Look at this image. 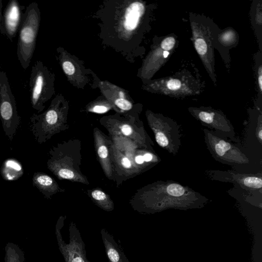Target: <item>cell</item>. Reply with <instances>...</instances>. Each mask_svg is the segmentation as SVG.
Instances as JSON below:
<instances>
[{"label": "cell", "mask_w": 262, "mask_h": 262, "mask_svg": "<svg viewBox=\"0 0 262 262\" xmlns=\"http://www.w3.org/2000/svg\"><path fill=\"white\" fill-rule=\"evenodd\" d=\"M203 131L206 147L214 160L234 168L237 171L252 173L250 170L254 166V157L241 145L208 129H203Z\"/></svg>", "instance_id": "3"}, {"label": "cell", "mask_w": 262, "mask_h": 262, "mask_svg": "<svg viewBox=\"0 0 262 262\" xmlns=\"http://www.w3.org/2000/svg\"><path fill=\"white\" fill-rule=\"evenodd\" d=\"M1 176L6 181H15L23 175L22 164L15 159H8L4 162L1 168Z\"/></svg>", "instance_id": "16"}, {"label": "cell", "mask_w": 262, "mask_h": 262, "mask_svg": "<svg viewBox=\"0 0 262 262\" xmlns=\"http://www.w3.org/2000/svg\"><path fill=\"white\" fill-rule=\"evenodd\" d=\"M100 234L109 262H130L123 249L106 229H101Z\"/></svg>", "instance_id": "13"}, {"label": "cell", "mask_w": 262, "mask_h": 262, "mask_svg": "<svg viewBox=\"0 0 262 262\" xmlns=\"http://www.w3.org/2000/svg\"><path fill=\"white\" fill-rule=\"evenodd\" d=\"M21 40L25 44H30L33 42L34 39V32L30 27H25L21 32Z\"/></svg>", "instance_id": "21"}, {"label": "cell", "mask_w": 262, "mask_h": 262, "mask_svg": "<svg viewBox=\"0 0 262 262\" xmlns=\"http://www.w3.org/2000/svg\"><path fill=\"white\" fill-rule=\"evenodd\" d=\"M91 196L97 205L103 210L111 212L114 209V204L110 197L101 190L95 189L92 191Z\"/></svg>", "instance_id": "18"}, {"label": "cell", "mask_w": 262, "mask_h": 262, "mask_svg": "<svg viewBox=\"0 0 262 262\" xmlns=\"http://www.w3.org/2000/svg\"><path fill=\"white\" fill-rule=\"evenodd\" d=\"M178 45L177 37L173 33L161 38L159 45L152 51L149 60V70L151 74L159 71L167 63Z\"/></svg>", "instance_id": "9"}, {"label": "cell", "mask_w": 262, "mask_h": 262, "mask_svg": "<svg viewBox=\"0 0 262 262\" xmlns=\"http://www.w3.org/2000/svg\"><path fill=\"white\" fill-rule=\"evenodd\" d=\"M157 93L175 98H185L201 94L205 82L197 72L184 68L174 75L156 80L150 86Z\"/></svg>", "instance_id": "4"}, {"label": "cell", "mask_w": 262, "mask_h": 262, "mask_svg": "<svg viewBox=\"0 0 262 262\" xmlns=\"http://www.w3.org/2000/svg\"><path fill=\"white\" fill-rule=\"evenodd\" d=\"M146 11L144 4L135 2L132 3L127 9L125 15L124 27L128 31L135 29Z\"/></svg>", "instance_id": "14"}, {"label": "cell", "mask_w": 262, "mask_h": 262, "mask_svg": "<svg viewBox=\"0 0 262 262\" xmlns=\"http://www.w3.org/2000/svg\"><path fill=\"white\" fill-rule=\"evenodd\" d=\"M97 128L94 129V138L97 154L100 163L108 178L111 179L113 174V167L110 156L107 139L104 138Z\"/></svg>", "instance_id": "11"}, {"label": "cell", "mask_w": 262, "mask_h": 262, "mask_svg": "<svg viewBox=\"0 0 262 262\" xmlns=\"http://www.w3.org/2000/svg\"><path fill=\"white\" fill-rule=\"evenodd\" d=\"M140 212L154 213L169 208L187 210L204 207L209 200L187 186L172 180L159 181L144 190Z\"/></svg>", "instance_id": "1"}, {"label": "cell", "mask_w": 262, "mask_h": 262, "mask_svg": "<svg viewBox=\"0 0 262 262\" xmlns=\"http://www.w3.org/2000/svg\"><path fill=\"white\" fill-rule=\"evenodd\" d=\"M189 113L204 126L230 141L241 145L230 120L220 110L211 107H190Z\"/></svg>", "instance_id": "6"}, {"label": "cell", "mask_w": 262, "mask_h": 262, "mask_svg": "<svg viewBox=\"0 0 262 262\" xmlns=\"http://www.w3.org/2000/svg\"><path fill=\"white\" fill-rule=\"evenodd\" d=\"M5 252V262H26L25 254L17 244L7 243Z\"/></svg>", "instance_id": "17"}, {"label": "cell", "mask_w": 262, "mask_h": 262, "mask_svg": "<svg viewBox=\"0 0 262 262\" xmlns=\"http://www.w3.org/2000/svg\"><path fill=\"white\" fill-rule=\"evenodd\" d=\"M192 42L209 78L217 86L214 38L218 26L206 16L189 13Z\"/></svg>", "instance_id": "2"}, {"label": "cell", "mask_w": 262, "mask_h": 262, "mask_svg": "<svg viewBox=\"0 0 262 262\" xmlns=\"http://www.w3.org/2000/svg\"><path fill=\"white\" fill-rule=\"evenodd\" d=\"M205 175L209 179L234 184L250 191L262 192L261 173H247L237 171L206 170Z\"/></svg>", "instance_id": "8"}, {"label": "cell", "mask_w": 262, "mask_h": 262, "mask_svg": "<svg viewBox=\"0 0 262 262\" xmlns=\"http://www.w3.org/2000/svg\"><path fill=\"white\" fill-rule=\"evenodd\" d=\"M156 142L169 154L176 156L181 146L182 130L176 121L161 114L147 113Z\"/></svg>", "instance_id": "5"}, {"label": "cell", "mask_w": 262, "mask_h": 262, "mask_svg": "<svg viewBox=\"0 0 262 262\" xmlns=\"http://www.w3.org/2000/svg\"><path fill=\"white\" fill-rule=\"evenodd\" d=\"M63 68L65 73L68 76L75 74L76 69L73 64L69 61H66L63 64Z\"/></svg>", "instance_id": "24"}, {"label": "cell", "mask_w": 262, "mask_h": 262, "mask_svg": "<svg viewBox=\"0 0 262 262\" xmlns=\"http://www.w3.org/2000/svg\"><path fill=\"white\" fill-rule=\"evenodd\" d=\"M66 217L61 216L56 225V234L59 250L65 262H90L86 257V246L76 224L72 222L69 225V242L63 240L61 230Z\"/></svg>", "instance_id": "7"}, {"label": "cell", "mask_w": 262, "mask_h": 262, "mask_svg": "<svg viewBox=\"0 0 262 262\" xmlns=\"http://www.w3.org/2000/svg\"><path fill=\"white\" fill-rule=\"evenodd\" d=\"M135 162L137 164L139 165L144 164L145 162L144 161L143 156L138 155L136 156L135 158Z\"/></svg>", "instance_id": "28"}, {"label": "cell", "mask_w": 262, "mask_h": 262, "mask_svg": "<svg viewBox=\"0 0 262 262\" xmlns=\"http://www.w3.org/2000/svg\"><path fill=\"white\" fill-rule=\"evenodd\" d=\"M114 103L115 105L122 110L129 111L133 107L132 103L124 98L116 99Z\"/></svg>", "instance_id": "23"}, {"label": "cell", "mask_w": 262, "mask_h": 262, "mask_svg": "<svg viewBox=\"0 0 262 262\" xmlns=\"http://www.w3.org/2000/svg\"><path fill=\"white\" fill-rule=\"evenodd\" d=\"M109 108L106 106H95L91 110V111L96 113H104L108 111Z\"/></svg>", "instance_id": "26"}, {"label": "cell", "mask_w": 262, "mask_h": 262, "mask_svg": "<svg viewBox=\"0 0 262 262\" xmlns=\"http://www.w3.org/2000/svg\"><path fill=\"white\" fill-rule=\"evenodd\" d=\"M32 183L47 199H50L52 196L63 191L54 179L42 172L34 173Z\"/></svg>", "instance_id": "12"}, {"label": "cell", "mask_w": 262, "mask_h": 262, "mask_svg": "<svg viewBox=\"0 0 262 262\" xmlns=\"http://www.w3.org/2000/svg\"><path fill=\"white\" fill-rule=\"evenodd\" d=\"M20 19L19 8L15 5H12L7 13L6 25L9 31L14 32L18 24Z\"/></svg>", "instance_id": "20"}, {"label": "cell", "mask_w": 262, "mask_h": 262, "mask_svg": "<svg viewBox=\"0 0 262 262\" xmlns=\"http://www.w3.org/2000/svg\"><path fill=\"white\" fill-rule=\"evenodd\" d=\"M252 25L259 44L260 51L262 52V1H253L250 12Z\"/></svg>", "instance_id": "15"}, {"label": "cell", "mask_w": 262, "mask_h": 262, "mask_svg": "<svg viewBox=\"0 0 262 262\" xmlns=\"http://www.w3.org/2000/svg\"><path fill=\"white\" fill-rule=\"evenodd\" d=\"M122 134L126 136H130L133 133V130L131 126L128 124L123 125L120 127Z\"/></svg>", "instance_id": "25"}, {"label": "cell", "mask_w": 262, "mask_h": 262, "mask_svg": "<svg viewBox=\"0 0 262 262\" xmlns=\"http://www.w3.org/2000/svg\"><path fill=\"white\" fill-rule=\"evenodd\" d=\"M120 164L124 168L130 169L132 168V164L130 161L126 157H122L120 160Z\"/></svg>", "instance_id": "27"}, {"label": "cell", "mask_w": 262, "mask_h": 262, "mask_svg": "<svg viewBox=\"0 0 262 262\" xmlns=\"http://www.w3.org/2000/svg\"><path fill=\"white\" fill-rule=\"evenodd\" d=\"M43 85V78L42 76H39L37 78L36 86H35L33 93V99L34 105H36L37 102L42 92Z\"/></svg>", "instance_id": "22"}, {"label": "cell", "mask_w": 262, "mask_h": 262, "mask_svg": "<svg viewBox=\"0 0 262 262\" xmlns=\"http://www.w3.org/2000/svg\"><path fill=\"white\" fill-rule=\"evenodd\" d=\"M239 42L238 33L232 27L219 28L214 38V48L218 51L226 67H231L230 50L237 47Z\"/></svg>", "instance_id": "10"}, {"label": "cell", "mask_w": 262, "mask_h": 262, "mask_svg": "<svg viewBox=\"0 0 262 262\" xmlns=\"http://www.w3.org/2000/svg\"><path fill=\"white\" fill-rule=\"evenodd\" d=\"M255 69L256 78L257 86L259 97L258 98L259 104L262 107V52L259 51L255 56Z\"/></svg>", "instance_id": "19"}]
</instances>
